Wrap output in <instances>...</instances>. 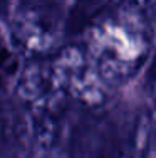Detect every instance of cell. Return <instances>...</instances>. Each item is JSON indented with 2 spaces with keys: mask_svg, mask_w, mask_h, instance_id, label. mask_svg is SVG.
Here are the masks:
<instances>
[{
  "mask_svg": "<svg viewBox=\"0 0 156 158\" xmlns=\"http://www.w3.org/2000/svg\"><path fill=\"white\" fill-rule=\"evenodd\" d=\"M61 5L57 0H20L14 39L30 59L52 54L61 34Z\"/></svg>",
  "mask_w": 156,
  "mask_h": 158,
  "instance_id": "7a4b0ae2",
  "label": "cell"
},
{
  "mask_svg": "<svg viewBox=\"0 0 156 158\" xmlns=\"http://www.w3.org/2000/svg\"><path fill=\"white\" fill-rule=\"evenodd\" d=\"M128 158H156V104L153 103L136 125Z\"/></svg>",
  "mask_w": 156,
  "mask_h": 158,
  "instance_id": "3957f363",
  "label": "cell"
},
{
  "mask_svg": "<svg viewBox=\"0 0 156 158\" xmlns=\"http://www.w3.org/2000/svg\"><path fill=\"white\" fill-rule=\"evenodd\" d=\"M153 27H154V35H156V25H153Z\"/></svg>",
  "mask_w": 156,
  "mask_h": 158,
  "instance_id": "5b68a950",
  "label": "cell"
},
{
  "mask_svg": "<svg viewBox=\"0 0 156 158\" xmlns=\"http://www.w3.org/2000/svg\"><path fill=\"white\" fill-rule=\"evenodd\" d=\"M59 2H64V0H59Z\"/></svg>",
  "mask_w": 156,
  "mask_h": 158,
  "instance_id": "8992f818",
  "label": "cell"
},
{
  "mask_svg": "<svg viewBox=\"0 0 156 158\" xmlns=\"http://www.w3.org/2000/svg\"><path fill=\"white\" fill-rule=\"evenodd\" d=\"M153 104H156V88H154V94H153Z\"/></svg>",
  "mask_w": 156,
  "mask_h": 158,
  "instance_id": "277c9868",
  "label": "cell"
},
{
  "mask_svg": "<svg viewBox=\"0 0 156 158\" xmlns=\"http://www.w3.org/2000/svg\"><path fill=\"white\" fill-rule=\"evenodd\" d=\"M153 40L154 27L146 9L119 0L96 17L84 49L102 82H122L144 66Z\"/></svg>",
  "mask_w": 156,
  "mask_h": 158,
  "instance_id": "6da1fadb",
  "label": "cell"
}]
</instances>
